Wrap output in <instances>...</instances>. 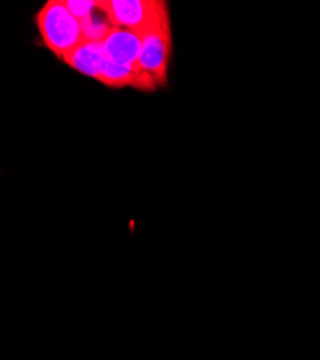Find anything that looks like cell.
I'll list each match as a JSON object with an SVG mask.
<instances>
[{
	"mask_svg": "<svg viewBox=\"0 0 320 360\" xmlns=\"http://www.w3.org/2000/svg\"><path fill=\"white\" fill-rule=\"evenodd\" d=\"M35 23L45 46L63 63L85 41L81 22L64 0H48L37 13Z\"/></svg>",
	"mask_w": 320,
	"mask_h": 360,
	"instance_id": "cell-1",
	"label": "cell"
},
{
	"mask_svg": "<svg viewBox=\"0 0 320 360\" xmlns=\"http://www.w3.org/2000/svg\"><path fill=\"white\" fill-rule=\"evenodd\" d=\"M97 9L111 27L144 34L169 13L167 4L160 0H97Z\"/></svg>",
	"mask_w": 320,
	"mask_h": 360,
	"instance_id": "cell-2",
	"label": "cell"
},
{
	"mask_svg": "<svg viewBox=\"0 0 320 360\" xmlns=\"http://www.w3.org/2000/svg\"><path fill=\"white\" fill-rule=\"evenodd\" d=\"M172 56V27L169 13L163 16L149 31L141 34V49L139 56L140 70L156 84H167V71Z\"/></svg>",
	"mask_w": 320,
	"mask_h": 360,
	"instance_id": "cell-3",
	"label": "cell"
},
{
	"mask_svg": "<svg viewBox=\"0 0 320 360\" xmlns=\"http://www.w3.org/2000/svg\"><path fill=\"white\" fill-rule=\"evenodd\" d=\"M105 58L115 64L139 65L141 49V34L127 29L111 27L101 41Z\"/></svg>",
	"mask_w": 320,
	"mask_h": 360,
	"instance_id": "cell-4",
	"label": "cell"
},
{
	"mask_svg": "<svg viewBox=\"0 0 320 360\" xmlns=\"http://www.w3.org/2000/svg\"><path fill=\"white\" fill-rule=\"evenodd\" d=\"M98 81L110 88L134 86L143 91H155L156 89L155 81L148 74H144L139 65L115 64L107 58Z\"/></svg>",
	"mask_w": 320,
	"mask_h": 360,
	"instance_id": "cell-5",
	"label": "cell"
},
{
	"mask_svg": "<svg viewBox=\"0 0 320 360\" xmlns=\"http://www.w3.org/2000/svg\"><path fill=\"white\" fill-rule=\"evenodd\" d=\"M104 63L105 53L100 41H84L64 61L77 72L97 81L101 77Z\"/></svg>",
	"mask_w": 320,
	"mask_h": 360,
	"instance_id": "cell-6",
	"label": "cell"
},
{
	"mask_svg": "<svg viewBox=\"0 0 320 360\" xmlns=\"http://www.w3.org/2000/svg\"><path fill=\"white\" fill-rule=\"evenodd\" d=\"M64 4L79 22L97 12V0H64Z\"/></svg>",
	"mask_w": 320,
	"mask_h": 360,
	"instance_id": "cell-7",
	"label": "cell"
}]
</instances>
